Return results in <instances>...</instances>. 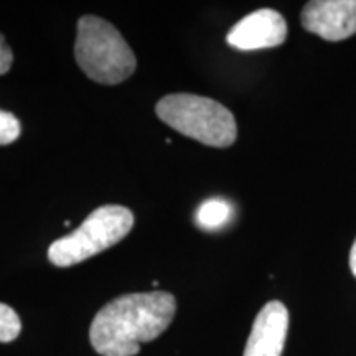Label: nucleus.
I'll return each mask as SVG.
<instances>
[{"mask_svg": "<svg viewBox=\"0 0 356 356\" xmlns=\"http://www.w3.org/2000/svg\"><path fill=\"white\" fill-rule=\"evenodd\" d=\"M172 293H129L97 312L89 328L92 348L101 356H136L140 343L159 338L175 317Z\"/></svg>", "mask_w": 356, "mask_h": 356, "instance_id": "1", "label": "nucleus"}, {"mask_svg": "<svg viewBox=\"0 0 356 356\" xmlns=\"http://www.w3.org/2000/svg\"><path fill=\"white\" fill-rule=\"evenodd\" d=\"M74 56L88 78L101 84H119L132 76L137 60L114 25L95 15L78 22Z\"/></svg>", "mask_w": 356, "mask_h": 356, "instance_id": "2", "label": "nucleus"}, {"mask_svg": "<svg viewBox=\"0 0 356 356\" xmlns=\"http://www.w3.org/2000/svg\"><path fill=\"white\" fill-rule=\"evenodd\" d=\"M155 113L167 126L210 147H229L238 137L234 115L210 97L168 95L155 106Z\"/></svg>", "mask_w": 356, "mask_h": 356, "instance_id": "3", "label": "nucleus"}, {"mask_svg": "<svg viewBox=\"0 0 356 356\" xmlns=\"http://www.w3.org/2000/svg\"><path fill=\"white\" fill-rule=\"evenodd\" d=\"M134 215L126 207L106 204L89 215L83 225L48 249V259L56 267H70L113 248L131 233Z\"/></svg>", "mask_w": 356, "mask_h": 356, "instance_id": "4", "label": "nucleus"}, {"mask_svg": "<svg viewBox=\"0 0 356 356\" xmlns=\"http://www.w3.org/2000/svg\"><path fill=\"white\" fill-rule=\"evenodd\" d=\"M302 26L328 42L356 33V0H312L302 10Z\"/></svg>", "mask_w": 356, "mask_h": 356, "instance_id": "5", "label": "nucleus"}, {"mask_svg": "<svg viewBox=\"0 0 356 356\" xmlns=\"http://www.w3.org/2000/svg\"><path fill=\"white\" fill-rule=\"evenodd\" d=\"M286 19L273 8H261L249 13L226 35L229 47L243 51L279 47L286 42Z\"/></svg>", "mask_w": 356, "mask_h": 356, "instance_id": "6", "label": "nucleus"}, {"mask_svg": "<svg viewBox=\"0 0 356 356\" xmlns=\"http://www.w3.org/2000/svg\"><path fill=\"white\" fill-rule=\"evenodd\" d=\"M287 330V307L279 300L267 302L252 323L244 356H282Z\"/></svg>", "mask_w": 356, "mask_h": 356, "instance_id": "7", "label": "nucleus"}, {"mask_svg": "<svg viewBox=\"0 0 356 356\" xmlns=\"http://www.w3.org/2000/svg\"><path fill=\"white\" fill-rule=\"evenodd\" d=\"M233 204L222 198H210L200 204L195 215V221L204 231H216L225 228L233 220Z\"/></svg>", "mask_w": 356, "mask_h": 356, "instance_id": "8", "label": "nucleus"}, {"mask_svg": "<svg viewBox=\"0 0 356 356\" xmlns=\"http://www.w3.org/2000/svg\"><path fill=\"white\" fill-rule=\"evenodd\" d=\"M22 322L17 312L0 302V343H10L20 335Z\"/></svg>", "mask_w": 356, "mask_h": 356, "instance_id": "9", "label": "nucleus"}, {"mask_svg": "<svg viewBox=\"0 0 356 356\" xmlns=\"http://www.w3.org/2000/svg\"><path fill=\"white\" fill-rule=\"evenodd\" d=\"M22 134V124L8 111L0 109V145H8L15 142Z\"/></svg>", "mask_w": 356, "mask_h": 356, "instance_id": "10", "label": "nucleus"}, {"mask_svg": "<svg viewBox=\"0 0 356 356\" xmlns=\"http://www.w3.org/2000/svg\"><path fill=\"white\" fill-rule=\"evenodd\" d=\"M12 63H13V53L10 50V47L7 44L6 38H3V35L0 33V76L8 73V70L12 68Z\"/></svg>", "mask_w": 356, "mask_h": 356, "instance_id": "11", "label": "nucleus"}, {"mask_svg": "<svg viewBox=\"0 0 356 356\" xmlns=\"http://www.w3.org/2000/svg\"><path fill=\"white\" fill-rule=\"evenodd\" d=\"M350 269L356 277V239H355L353 246H351V252H350Z\"/></svg>", "mask_w": 356, "mask_h": 356, "instance_id": "12", "label": "nucleus"}]
</instances>
